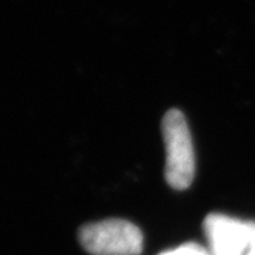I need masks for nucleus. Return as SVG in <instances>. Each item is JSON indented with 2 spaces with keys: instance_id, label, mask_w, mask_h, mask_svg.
<instances>
[{
  "instance_id": "f257e3e1",
  "label": "nucleus",
  "mask_w": 255,
  "mask_h": 255,
  "mask_svg": "<svg viewBox=\"0 0 255 255\" xmlns=\"http://www.w3.org/2000/svg\"><path fill=\"white\" fill-rule=\"evenodd\" d=\"M162 133L166 149V180L176 190H184L194 179L196 160L190 129L183 112L179 110L166 112L162 121Z\"/></svg>"
},
{
  "instance_id": "f03ea898",
  "label": "nucleus",
  "mask_w": 255,
  "mask_h": 255,
  "mask_svg": "<svg viewBox=\"0 0 255 255\" xmlns=\"http://www.w3.org/2000/svg\"><path fill=\"white\" fill-rule=\"evenodd\" d=\"M80 243L92 255H139L143 247L140 230L127 220L110 219L80 230Z\"/></svg>"
},
{
  "instance_id": "7ed1b4c3",
  "label": "nucleus",
  "mask_w": 255,
  "mask_h": 255,
  "mask_svg": "<svg viewBox=\"0 0 255 255\" xmlns=\"http://www.w3.org/2000/svg\"><path fill=\"white\" fill-rule=\"evenodd\" d=\"M204 230L213 255H247L251 241L250 223L224 214H210Z\"/></svg>"
},
{
  "instance_id": "20e7f679",
  "label": "nucleus",
  "mask_w": 255,
  "mask_h": 255,
  "mask_svg": "<svg viewBox=\"0 0 255 255\" xmlns=\"http://www.w3.org/2000/svg\"><path fill=\"white\" fill-rule=\"evenodd\" d=\"M160 255H209V253L197 244H186V246L179 247L177 250L167 251Z\"/></svg>"
},
{
  "instance_id": "39448f33",
  "label": "nucleus",
  "mask_w": 255,
  "mask_h": 255,
  "mask_svg": "<svg viewBox=\"0 0 255 255\" xmlns=\"http://www.w3.org/2000/svg\"><path fill=\"white\" fill-rule=\"evenodd\" d=\"M250 226H251V241H250V250L247 255H255V224L250 223Z\"/></svg>"
}]
</instances>
